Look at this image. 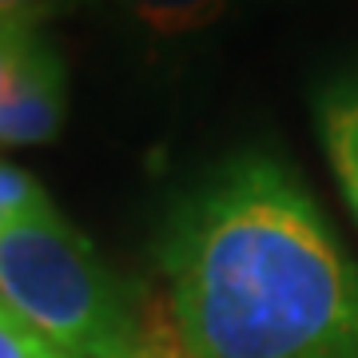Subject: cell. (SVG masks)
<instances>
[{
    "mask_svg": "<svg viewBox=\"0 0 358 358\" xmlns=\"http://www.w3.org/2000/svg\"><path fill=\"white\" fill-rule=\"evenodd\" d=\"M64 64L36 28V36L24 44L20 60L8 72V84L0 92V148L52 140L64 120Z\"/></svg>",
    "mask_w": 358,
    "mask_h": 358,
    "instance_id": "3",
    "label": "cell"
},
{
    "mask_svg": "<svg viewBox=\"0 0 358 358\" xmlns=\"http://www.w3.org/2000/svg\"><path fill=\"white\" fill-rule=\"evenodd\" d=\"M159 259L187 358H358V267L267 155L211 171Z\"/></svg>",
    "mask_w": 358,
    "mask_h": 358,
    "instance_id": "1",
    "label": "cell"
},
{
    "mask_svg": "<svg viewBox=\"0 0 358 358\" xmlns=\"http://www.w3.org/2000/svg\"><path fill=\"white\" fill-rule=\"evenodd\" d=\"M0 358H68L0 299Z\"/></svg>",
    "mask_w": 358,
    "mask_h": 358,
    "instance_id": "6",
    "label": "cell"
},
{
    "mask_svg": "<svg viewBox=\"0 0 358 358\" xmlns=\"http://www.w3.org/2000/svg\"><path fill=\"white\" fill-rule=\"evenodd\" d=\"M60 0H0V16H16V20H36L40 16L52 13Z\"/></svg>",
    "mask_w": 358,
    "mask_h": 358,
    "instance_id": "9",
    "label": "cell"
},
{
    "mask_svg": "<svg viewBox=\"0 0 358 358\" xmlns=\"http://www.w3.org/2000/svg\"><path fill=\"white\" fill-rule=\"evenodd\" d=\"M319 136L334 179L358 219V72L334 80L319 96Z\"/></svg>",
    "mask_w": 358,
    "mask_h": 358,
    "instance_id": "4",
    "label": "cell"
},
{
    "mask_svg": "<svg viewBox=\"0 0 358 358\" xmlns=\"http://www.w3.org/2000/svg\"><path fill=\"white\" fill-rule=\"evenodd\" d=\"M40 203H48V195L40 192L36 179L0 159V231L8 227L13 219H20L24 211L40 207Z\"/></svg>",
    "mask_w": 358,
    "mask_h": 358,
    "instance_id": "7",
    "label": "cell"
},
{
    "mask_svg": "<svg viewBox=\"0 0 358 358\" xmlns=\"http://www.w3.org/2000/svg\"><path fill=\"white\" fill-rule=\"evenodd\" d=\"M0 299L68 358H164L136 291L52 203L0 231Z\"/></svg>",
    "mask_w": 358,
    "mask_h": 358,
    "instance_id": "2",
    "label": "cell"
},
{
    "mask_svg": "<svg viewBox=\"0 0 358 358\" xmlns=\"http://www.w3.org/2000/svg\"><path fill=\"white\" fill-rule=\"evenodd\" d=\"M36 36V20H16V16H0V92L8 84V72L20 60L24 44Z\"/></svg>",
    "mask_w": 358,
    "mask_h": 358,
    "instance_id": "8",
    "label": "cell"
},
{
    "mask_svg": "<svg viewBox=\"0 0 358 358\" xmlns=\"http://www.w3.org/2000/svg\"><path fill=\"white\" fill-rule=\"evenodd\" d=\"M136 20L148 24L152 32H195L211 24L223 8V0H124Z\"/></svg>",
    "mask_w": 358,
    "mask_h": 358,
    "instance_id": "5",
    "label": "cell"
}]
</instances>
